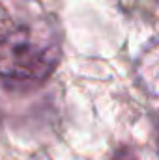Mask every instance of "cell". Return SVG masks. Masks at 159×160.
Returning <instances> with one entry per match:
<instances>
[{"label":"cell","mask_w":159,"mask_h":160,"mask_svg":"<svg viewBox=\"0 0 159 160\" xmlns=\"http://www.w3.org/2000/svg\"><path fill=\"white\" fill-rule=\"evenodd\" d=\"M62 58L60 36L51 24H26L0 34V78L13 86H38Z\"/></svg>","instance_id":"6da1fadb"},{"label":"cell","mask_w":159,"mask_h":160,"mask_svg":"<svg viewBox=\"0 0 159 160\" xmlns=\"http://www.w3.org/2000/svg\"><path fill=\"white\" fill-rule=\"evenodd\" d=\"M135 78L148 97H159V39H152L135 62Z\"/></svg>","instance_id":"7a4b0ae2"},{"label":"cell","mask_w":159,"mask_h":160,"mask_svg":"<svg viewBox=\"0 0 159 160\" xmlns=\"http://www.w3.org/2000/svg\"><path fill=\"white\" fill-rule=\"evenodd\" d=\"M111 160H139V155L131 145H120L118 149L112 153Z\"/></svg>","instance_id":"3957f363"},{"label":"cell","mask_w":159,"mask_h":160,"mask_svg":"<svg viewBox=\"0 0 159 160\" xmlns=\"http://www.w3.org/2000/svg\"><path fill=\"white\" fill-rule=\"evenodd\" d=\"M152 125H154V145L159 155V114H152Z\"/></svg>","instance_id":"277c9868"}]
</instances>
